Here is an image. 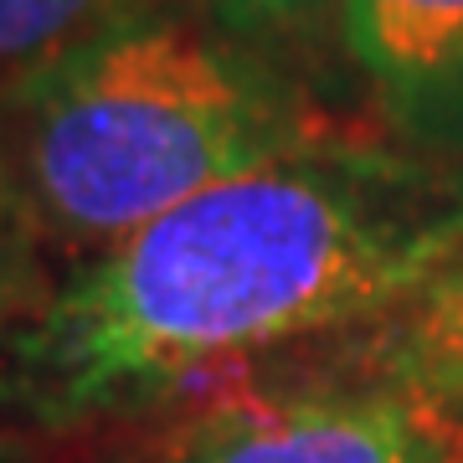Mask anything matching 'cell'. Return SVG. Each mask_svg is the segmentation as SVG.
<instances>
[{
  "mask_svg": "<svg viewBox=\"0 0 463 463\" xmlns=\"http://www.w3.org/2000/svg\"><path fill=\"white\" fill-rule=\"evenodd\" d=\"M458 232L463 181L361 139L222 181L52 283L0 340V407L72 432L222 365L371 330Z\"/></svg>",
  "mask_w": 463,
  "mask_h": 463,
  "instance_id": "obj_1",
  "label": "cell"
},
{
  "mask_svg": "<svg viewBox=\"0 0 463 463\" xmlns=\"http://www.w3.org/2000/svg\"><path fill=\"white\" fill-rule=\"evenodd\" d=\"M5 109L0 160L42 237L88 252L222 181L345 145L268 52L149 5Z\"/></svg>",
  "mask_w": 463,
  "mask_h": 463,
  "instance_id": "obj_2",
  "label": "cell"
},
{
  "mask_svg": "<svg viewBox=\"0 0 463 463\" xmlns=\"http://www.w3.org/2000/svg\"><path fill=\"white\" fill-rule=\"evenodd\" d=\"M139 463H463V432L371 376L212 402Z\"/></svg>",
  "mask_w": 463,
  "mask_h": 463,
  "instance_id": "obj_3",
  "label": "cell"
},
{
  "mask_svg": "<svg viewBox=\"0 0 463 463\" xmlns=\"http://www.w3.org/2000/svg\"><path fill=\"white\" fill-rule=\"evenodd\" d=\"M340 47L392 134L463 145V0H340Z\"/></svg>",
  "mask_w": 463,
  "mask_h": 463,
  "instance_id": "obj_4",
  "label": "cell"
},
{
  "mask_svg": "<svg viewBox=\"0 0 463 463\" xmlns=\"http://www.w3.org/2000/svg\"><path fill=\"white\" fill-rule=\"evenodd\" d=\"M365 361L376 365V381L417 397L463 432V232L428 279L371 325Z\"/></svg>",
  "mask_w": 463,
  "mask_h": 463,
  "instance_id": "obj_5",
  "label": "cell"
},
{
  "mask_svg": "<svg viewBox=\"0 0 463 463\" xmlns=\"http://www.w3.org/2000/svg\"><path fill=\"white\" fill-rule=\"evenodd\" d=\"M145 11V0H0V109Z\"/></svg>",
  "mask_w": 463,
  "mask_h": 463,
  "instance_id": "obj_6",
  "label": "cell"
},
{
  "mask_svg": "<svg viewBox=\"0 0 463 463\" xmlns=\"http://www.w3.org/2000/svg\"><path fill=\"white\" fill-rule=\"evenodd\" d=\"M47 268H42V227L21 196L16 175L0 160V340L16 330L47 298Z\"/></svg>",
  "mask_w": 463,
  "mask_h": 463,
  "instance_id": "obj_7",
  "label": "cell"
},
{
  "mask_svg": "<svg viewBox=\"0 0 463 463\" xmlns=\"http://www.w3.org/2000/svg\"><path fill=\"white\" fill-rule=\"evenodd\" d=\"M196 5L216 32L237 36L258 52L304 47L330 26L340 36V0H196Z\"/></svg>",
  "mask_w": 463,
  "mask_h": 463,
  "instance_id": "obj_8",
  "label": "cell"
},
{
  "mask_svg": "<svg viewBox=\"0 0 463 463\" xmlns=\"http://www.w3.org/2000/svg\"><path fill=\"white\" fill-rule=\"evenodd\" d=\"M0 463H36V453H32V443H26L21 432L0 428Z\"/></svg>",
  "mask_w": 463,
  "mask_h": 463,
  "instance_id": "obj_9",
  "label": "cell"
}]
</instances>
